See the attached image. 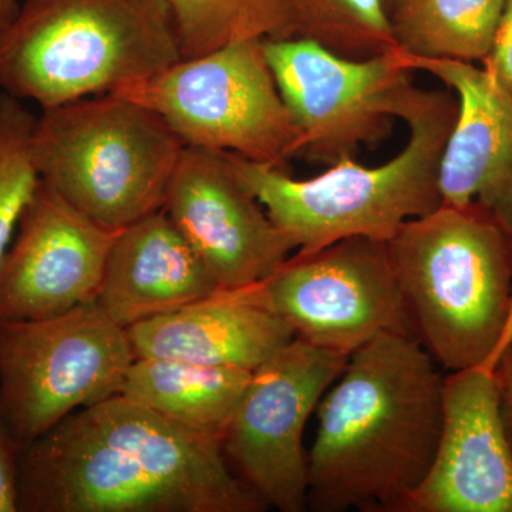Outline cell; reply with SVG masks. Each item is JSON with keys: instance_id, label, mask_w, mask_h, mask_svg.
Wrapping results in <instances>:
<instances>
[{"instance_id": "cell-1", "label": "cell", "mask_w": 512, "mask_h": 512, "mask_svg": "<svg viewBox=\"0 0 512 512\" xmlns=\"http://www.w3.org/2000/svg\"><path fill=\"white\" fill-rule=\"evenodd\" d=\"M220 441L123 394L70 414L19 453L18 512H259Z\"/></svg>"}, {"instance_id": "cell-2", "label": "cell", "mask_w": 512, "mask_h": 512, "mask_svg": "<svg viewBox=\"0 0 512 512\" xmlns=\"http://www.w3.org/2000/svg\"><path fill=\"white\" fill-rule=\"evenodd\" d=\"M440 370L417 338L402 333L350 353L316 409L308 510L404 511L439 443Z\"/></svg>"}, {"instance_id": "cell-3", "label": "cell", "mask_w": 512, "mask_h": 512, "mask_svg": "<svg viewBox=\"0 0 512 512\" xmlns=\"http://www.w3.org/2000/svg\"><path fill=\"white\" fill-rule=\"evenodd\" d=\"M414 336L441 370L497 365L512 316V235L484 208L441 205L387 241Z\"/></svg>"}, {"instance_id": "cell-4", "label": "cell", "mask_w": 512, "mask_h": 512, "mask_svg": "<svg viewBox=\"0 0 512 512\" xmlns=\"http://www.w3.org/2000/svg\"><path fill=\"white\" fill-rule=\"evenodd\" d=\"M457 110V99L450 94L424 92L404 119L410 136L402 153L377 167L346 158L325 173L298 180L284 168L224 154L239 183L293 249L318 251L355 237L387 242L407 221L443 205L440 164Z\"/></svg>"}, {"instance_id": "cell-5", "label": "cell", "mask_w": 512, "mask_h": 512, "mask_svg": "<svg viewBox=\"0 0 512 512\" xmlns=\"http://www.w3.org/2000/svg\"><path fill=\"white\" fill-rule=\"evenodd\" d=\"M181 59L167 0H23L0 30V89L49 109Z\"/></svg>"}, {"instance_id": "cell-6", "label": "cell", "mask_w": 512, "mask_h": 512, "mask_svg": "<svg viewBox=\"0 0 512 512\" xmlns=\"http://www.w3.org/2000/svg\"><path fill=\"white\" fill-rule=\"evenodd\" d=\"M42 110L33 163L63 200L111 231L164 207L185 146L157 114L114 94Z\"/></svg>"}, {"instance_id": "cell-7", "label": "cell", "mask_w": 512, "mask_h": 512, "mask_svg": "<svg viewBox=\"0 0 512 512\" xmlns=\"http://www.w3.org/2000/svg\"><path fill=\"white\" fill-rule=\"evenodd\" d=\"M153 111L185 147L228 151L284 167L298 130L276 87L262 39H247L114 90Z\"/></svg>"}, {"instance_id": "cell-8", "label": "cell", "mask_w": 512, "mask_h": 512, "mask_svg": "<svg viewBox=\"0 0 512 512\" xmlns=\"http://www.w3.org/2000/svg\"><path fill=\"white\" fill-rule=\"evenodd\" d=\"M136 359L97 302L52 318L0 320V412L22 451L70 414L119 393Z\"/></svg>"}, {"instance_id": "cell-9", "label": "cell", "mask_w": 512, "mask_h": 512, "mask_svg": "<svg viewBox=\"0 0 512 512\" xmlns=\"http://www.w3.org/2000/svg\"><path fill=\"white\" fill-rule=\"evenodd\" d=\"M262 45L298 130L296 156L312 163L333 165L382 143L393 121H404L424 94L399 49L349 59L301 37Z\"/></svg>"}, {"instance_id": "cell-10", "label": "cell", "mask_w": 512, "mask_h": 512, "mask_svg": "<svg viewBox=\"0 0 512 512\" xmlns=\"http://www.w3.org/2000/svg\"><path fill=\"white\" fill-rule=\"evenodd\" d=\"M239 291L285 320L295 338L342 355L386 333L414 336L389 247L380 239L346 238L298 251L264 281Z\"/></svg>"}, {"instance_id": "cell-11", "label": "cell", "mask_w": 512, "mask_h": 512, "mask_svg": "<svg viewBox=\"0 0 512 512\" xmlns=\"http://www.w3.org/2000/svg\"><path fill=\"white\" fill-rule=\"evenodd\" d=\"M348 357L293 338L252 372L222 439V453L266 508L308 510L303 433Z\"/></svg>"}, {"instance_id": "cell-12", "label": "cell", "mask_w": 512, "mask_h": 512, "mask_svg": "<svg viewBox=\"0 0 512 512\" xmlns=\"http://www.w3.org/2000/svg\"><path fill=\"white\" fill-rule=\"evenodd\" d=\"M0 262V320L52 318L96 302L120 231L101 227L40 180Z\"/></svg>"}, {"instance_id": "cell-13", "label": "cell", "mask_w": 512, "mask_h": 512, "mask_svg": "<svg viewBox=\"0 0 512 512\" xmlns=\"http://www.w3.org/2000/svg\"><path fill=\"white\" fill-rule=\"evenodd\" d=\"M163 208L221 289L264 281L293 251L224 151L184 147Z\"/></svg>"}, {"instance_id": "cell-14", "label": "cell", "mask_w": 512, "mask_h": 512, "mask_svg": "<svg viewBox=\"0 0 512 512\" xmlns=\"http://www.w3.org/2000/svg\"><path fill=\"white\" fill-rule=\"evenodd\" d=\"M403 512H512V450L495 365L444 375L436 454Z\"/></svg>"}, {"instance_id": "cell-15", "label": "cell", "mask_w": 512, "mask_h": 512, "mask_svg": "<svg viewBox=\"0 0 512 512\" xmlns=\"http://www.w3.org/2000/svg\"><path fill=\"white\" fill-rule=\"evenodd\" d=\"M399 52L413 72L429 73L457 94V119L440 164L443 205L476 202L512 235V96L473 63Z\"/></svg>"}, {"instance_id": "cell-16", "label": "cell", "mask_w": 512, "mask_h": 512, "mask_svg": "<svg viewBox=\"0 0 512 512\" xmlns=\"http://www.w3.org/2000/svg\"><path fill=\"white\" fill-rule=\"evenodd\" d=\"M164 208L121 229L107 258L97 305L128 329L220 291Z\"/></svg>"}, {"instance_id": "cell-17", "label": "cell", "mask_w": 512, "mask_h": 512, "mask_svg": "<svg viewBox=\"0 0 512 512\" xmlns=\"http://www.w3.org/2000/svg\"><path fill=\"white\" fill-rule=\"evenodd\" d=\"M136 357L254 372L284 349L295 333L274 312L239 289H220L177 311L127 329Z\"/></svg>"}, {"instance_id": "cell-18", "label": "cell", "mask_w": 512, "mask_h": 512, "mask_svg": "<svg viewBox=\"0 0 512 512\" xmlns=\"http://www.w3.org/2000/svg\"><path fill=\"white\" fill-rule=\"evenodd\" d=\"M251 375L184 360L136 357L117 394L222 444Z\"/></svg>"}, {"instance_id": "cell-19", "label": "cell", "mask_w": 512, "mask_h": 512, "mask_svg": "<svg viewBox=\"0 0 512 512\" xmlns=\"http://www.w3.org/2000/svg\"><path fill=\"white\" fill-rule=\"evenodd\" d=\"M505 0H403L389 13L396 47L427 59L484 62Z\"/></svg>"}, {"instance_id": "cell-20", "label": "cell", "mask_w": 512, "mask_h": 512, "mask_svg": "<svg viewBox=\"0 0 512 512\" xmlns=\"http://www.w3.org/2000/svg\"><path fill=\"white\" fill-rule=\"evenodd\" d=\"M183 59L247 39L292 37L284 0H167Z\"/></svg>"}, {"instance_id": "cell-21", "label": "cell", "mask_w": 512, "mask_h": 512, "mask_svg": "<svg viewBox=\"0 0 512 512\" xmlns=\"http://www.w3.org/2000/svg\"><path fill=\"white\" fill-rule=\"evenodd\" d=\"M292 37L349 59L397 49L383 0H284Z\"/></svg>"}, {"instance_id": "cell-22", "label": "cell", "mask_w": 512, "mask_h": 512, "mask_svg": "<svg viewBox=\"0 0 512 512\" xmlns=\"http://www.w3.org/2000/svg\"><path fill=\"white\" fill-rule=\"evenodd\" d=\"M35 123L22 101L0 94V262L40 181L32 157Z\"/></svg>"}, {"instance_id": "cell-23", "label": "cell", "mask_w": 512, "mask_h": 512, "mask_svg": "<svg viewBox=\"0 0 512 512\" xmlns=\"http://www.w3.org/2000/svg\"><path fill=\"white\" fill-rule=\"evenodd\" d=\"M483 63L495 83L512 96V0H505L493 47Z\"/></svg>"}, {"instance_id": "cell-24", "label": "cell", "mask_w": 512, "mask_h": 512, "mask_svg": "<svg viewBox=\"0 0 512 512\" xmlns=\"http://www.w3.org/2000/svg\"><path fill=\"white\" fill-rule=\"evenodd\" d=\"M19 453L0 412V512H18Z\"/></svg>"}, {"instance_id": "cell-25", "label": "cell", "mask_w": 512, "mask_h": 512, "mask_svg": "<svg viewBox=\"0 0 512 512\" xmlns=\"http://www.w3.org/2000/svg\"><path fill=\"white\" fill-rule=\"evenodd\" d=\"M498 392H500L501 416H503L505 433L512 450V353L504 350L495 365Z\"/></svg>"}, {"instance_id": "cell-26", "label": "cell", "mask_w": 512, "mask_h": 512, "mask_svg": "<svg viewBox=\"0 0 512 512\" xmlns=\"http://www.w3.org/2000/svg\"><path fill=\"white\" fill-rule=\"evenodd\" d=\"M18 0H0V30L8 26L19 10Z\"/></svg>"}, {"instance_id": "cell-27", "label": "cell", "mask_w": 512, "mask_h": 512, "mask_svg": "<svg viewBox=\"0 0 512 512\" xmlns=\"http://www.w3.org/2000/svg\"><path fill=\"white\" fill-rule=\"evenodd\" d=\"M384 2V8H386L387 15H389L390 12L394 8H396L397 5H400V3L403 2V0H383Z\"/></svg>"}, {"instance_id": "cell-28", "label": "cell", "mask_w": 512, "mask_h": 512, "mask_svg": "<svg viewBox=\"0 0 512 512\" xmlns=\"http://www.w3.org/2000/svg\"><path fill=\"white\" fill-rule=\"evenodd\" d=\"M505 350L512 353V316H511V328H510V336H508V345Z\"/></svg>"}]
</instances>
